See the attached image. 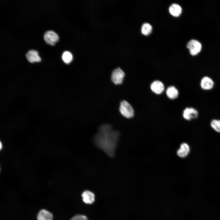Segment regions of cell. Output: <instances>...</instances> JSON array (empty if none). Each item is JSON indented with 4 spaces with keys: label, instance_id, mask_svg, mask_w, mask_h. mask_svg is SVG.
Listing matches in <instances>:
<instances>
[{
    "label": "cell",
    "instance_id": "cell-1",
    "mask_svg": "<svg viewBox=\"0 0 220 220\" xmlns=\"http://www.w3.org/2000/svg\"><path fill=\"white\" fill-rule=\"evenodd\" d=\"M119 136V132L113 130L110 124H105L99 127L94 141L97 147L112 157L115 154Z\"/></svg>",
    "mask_w": 220,
    "mask_h": 220
},
{
    "label": "cell",
    "instance_id": "cell-2",
    "mask_svg": "<svg viewBox=\"0 0 220 220\" xmlns=\"http://www.w3.org/2000/svg\"><path fill=\"white\" fill-rule=\"evenodd\" d=\"M119 110L121 114L127 118H132L134 115V111L132 106L126 101H123L120 102Z\"/></svg>",
    "mask_w": 220,
    "mask_h": 220
},
{
    "label": "cell",
    "instance_id": "cell-3",
    "mask_svg": "<svg viewBox=\"0 0 220 220\" xmlns=\"http://www.w3.org/2000/svg\"><path fill=\"white\" fill-rule=\"evenodd\" d=\"M125 74L119 68H118L112 72L111 79L112 82L116 85H119L123 82Z\"/></svg>",
    "mask_w": 220,
    "mask_h": 220
},
{
    "label": "cell",
    "instance_id": "cell-4",
    "mask_svg": "<svg viewBox=\"0 0 220 220\" xmlns=\"http://www.w3.org/2000/svg\"><path fill=\"white\" fill-rule=\"evenodd\" d=\"M187 47L189 50L190 54L194 56L197 55L200 51L202 46L199 41L193 39L188 42Z\"/></svg>",
    "mask_w": 220,
    "mask_h": 220
},
{
    "label": "cell",
    "instance_id": "cell-5",
    "mask_svg": "<svg viewBox=\"0 0 220 220\" xmlns=\"http://www.w3.org/2000/svg\"><path fill=\"white\" fill-rule=\"evenodd\" d=\"M44 38L46 43L52 46L54 45L59 39L57 34L52 31H46L44 35Z\"/></svg>",
    "mask_w": 220,
    "mask_h": 220
},
{
    "label": "cell",
    "instance_id": "cell-6",
    "mask_svg": "<svg viewBox=\"0 0 220 220\" xmlns=\"http://www.w3.org/2000/svg\"><path fill=\"white\" fill-rule=\"evenodd\" d=\"M198 112L195 108L192 107L186 108L183 113V118L187 120H191L198 117Z\"/></svg>",
    "mask_w": 220,
    "mask_h": 220
},
{
    "label": "cell",
    "instance_id": "cell-7",
    "mask_svg": "<svg viewBox=\"0 0 220 220\" xmlns=\"http://www.w3.org/2000/svg\"><path fill=\"white\" fill-rule=\"evenodd\" d=\"M200 86L204 90H210L213 88L214 83L213 80L208 76H205L201 79Z\"/></svg>",
    "mask_w": 220,
    "mask_h": 220
},
{
    "label": "cell",
    "instance_id": "cell-8",
    "mask_svg": "<svg viewBox=\"0 0 220 220\" xmlns=\"http://www.w3.org/2000/svg\"><path fill=\"white\" fill-rule=\"evenodd\" d=\"M190 151V148L189 145L186 143H182L180 148L177 151V154L178 156L181 158L186 157Z\"/></svg>",
    "mask_w": 220,
    "mask_h": 220
},
{
    "label": "cell",
    "instance_id": "cell-9",
    "mask_svg": "<svg viewBox=\"0 0 220 220\" xmlns=\"http://www.w3.org/2000/svg\"><path fill=\"white\" fill-rule=\"evenodd\" d=\"M26 56L28 61L31 63L39 62L41 60L38 55V52L35 50H29L26 54Z\"/></svg>",
    "mask_w": 220,
    "mask_h": 220
},
{
    "label": "cell",
    "instance_id": "cell-10",
    "mask_svg": "<svg viewBox=\"0 0 220 220\" xmlns=\"http://www.w3.org/2000/svg\"><path fill=\"white\" fill-rule=\"evenodd\" d=\"M150 88L154 93L159 94L163 92L164 90V86L161 82L156 80L152 83Z\"/></svg>",
    "mask_w": 220,
    "mask_h": 220
},
{
    "label": "cell",
    "instance_id": "cell-11",
    "mask_svg": "<svg viewBox=\"0 0 220 220\" xmlns=\"http://www.w3.org/2000/svg\"><path fill=\"white\" fill-rule=\"evenodd\" d=\"M83 201L86 204H91L95 200V195L91 192L86 190L83 192L82 194Z\"/></svg>",
    "mask_w": 220,
    "mask_h": 220
},
{
    "label": "cell",
    "instance_id": "cell-12",
    "mask_svg": "<svg viewBox=\"0 0 220 220\" xmlns=\"http://www.w3.org/2000/svg\"><path fill=\"white\" fill-rule=\"evenodd\" d=\"M53 218L52 214L45 209L40 210L37 216L38 220H52Z\"/></svg>",
    "mask_w": 220,
    "mask_h": 220
},
{
    "label": "cell",
    "instance_id": "cell-13",
    "mask_svg": "<svg viewBox=\"0 0 220 220\" xmlns=\"http://www.w3.org/2000/svg\"><path fill=\"white\" fill-rule=\"evenodd\" d=\"M169 11L173 16L178 17L181 14L182 9L181 7L178 4H173L170 7Z\"/></svg>",
    "mask_w": 220,
    "mask_h": 220
},
{
    "label": "cell",
    "instance_id": "cell-14",
    "mask_svg": "<svg viewBox=\"0 0 220 220\" xmlns=\"http://www.w3.org/2000/svg\"><path fill=\"white\" fill-rule=\"evenodd\" d=\"M166 94L168 98L171 99H174L178 97V92L175 87L170 86L167 88Z\"/></svg>",
    "mask_w": 220,
    "mask_h": 220
},
{
    "label": "cell",
    "instance_id": "cell-15",
    "mask_svg": "<svg viewBox=\"0 0 220 220\" xmlns=\"http://www.w3.org/2000/svg\"><path fill=\"white\" fill-rule=\"evenodd\" d=\"M152 30V26L150 24L145 23L142 26L141 32L143 35H148L151 33Z\"/></svg>",
    "mask_w": 220,
    "mask_h": 220
},
{
    "label": "cell",
    "instance_id": "cell-16",
    "mask_svg": "<svg viewBox=\"0 0 220 220\" xmlns=\"http://www.w3.org/2000/svg\"><path fill=\"white\" fill-rule=\"evenodd\" d=\"M62 59L64 63L68 64L72 61L73 56L70 52L68 51H65L62 54Z\"/></svg>",
    "mask_w": 220,
    "mask_h": 220
},
{
    "label": "cell",
    "instance_id": "cell-17",
    "mask_svg": "<svg viewBox=\"0 0 220 220\" xmlns=\"http://www.w3.org/2000/svg\"><path fill=\"white\" fill-rule=\"evenodd\" d=\"M211 127L216 132L220 133V120L214 119L211 123Z\"/></svg>",
    "mask_w": 220,
    "mask_h": 220
},
{
    "label": "cell",
    "instance_id": "cell-18",
    "mask_svg": "<svg viewBox=\"0 0 220 220\" xmlns=\"http://www.w3.org/2000/svg\"><path fill=\"white\" fill-rule=\"evenodd\" d=\"M70 220H88V219L85 215H77L72 217Z\"/></svg>",
    "mask_w": 220,
    "mask_h": 220
}]
</instances>
